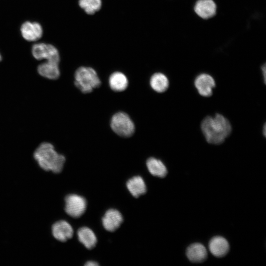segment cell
Instances as JSON below:
<instances>
[{
    "mask_svg": "<svg viewBox=\"0 0 266 266\" xmlns=\"http://www.w3.org/2000/svg\"><path fill=\"white\" fill-rule=\"evenodd\" d=\"M200 127L207 142L213 144L222 143L229 136L232 129L229 121L219 113L214 116H208L204 118Z\"/></svg>",
    "mask_w": 266,
    "mask_h": 266,
    "instance_id": "cell-1",
    "label": "cell"
},
{
    "mask_svg": "<svg viewBox=\"0 0 266 266\" xmlns=\"http://www.w3.org/2000/svg\"><path fill=\"white\" fill-rule=\"evenodd\" d=\"M33 158L43 170L56 173L62 171L66 161L65 157L58 153L54 145L48 141L38 145L33 152Z\"/></svg>",
    "mask_w": 266,
    "mask_h": 266,
    "instance_id": "cell-2",
    "label": "cell"
},
{
    "mask_svg": "<svg viewBox=\"0 0 266 266\" xmlns=\"http://www.w3.org/2000/svg\"><path fill=\"white\" fill-rule=\"evenodd\" d=\"M74 84L82 93L87 94L99 87L101 81L94 68L89 66H80L74 73Z\"/></svg>",
    "mask_w": 266,
    "mask_h": 266,
    "instance_id": "cell-3",
    "label": "cell"
},
{
    "mask_svg": "<svg viewBox=\"0 0 266 266\" xmlns=\"http://www.w3.org/2000/svg\"><path fill=\"white\" fill-rule=\"evenodd\" d=\"M110 127L117 135L123 137L131 136L135 131V126L130 117L124 112L115 113L110 120Z\"/></svg>",
    "mask_w": 266,
    "mask_h": 266,
    "instance_id": "cell-4",
    "label": "cell"
},
{
    "mask_svg": "<svg viewBox=\"0 0 266 266\" xmlns=\"http://www.w3.org/2000/svg\"><path fill=\"white\" fill-rule=\"evenodd\" d=\"M32 54L34 59L37 60H46V61H51L60 63V56L58 49L53 45L37 43L32 46Z\"/></svg>",
    "mask_w": 266,
    "mask_h": 266,
    "instance_id": "cell-5",
    "label": "cell"
},
{
    "mask_svg": "<svg viewBox=\"0 0 266 266\" xmlns=\"http://www.w3.org/2000/svg\"><path fill=\"white\" fill-rule=\"evenodd\" d=\"M65 211L70 216L78 218L82 216L86 209L87 202L83 197L70 194L65 198Z\"/></svg>",
    "mask_w": 266,
    "mask_h": 266,
    "instance_id": "cell-6",
    "label": "cell"
},
{
    "mask_svg": "<svg viewBox=\"0 0 266 266\" xmlns=\"http://www.w3.org/2000/svg\"><path fill=\"white\" fill-rule=\"evenodd\" d=\"M194 84L200 95L205 97L212 95L213 89L216 85L214 78L206 73H201L197 76Z\"/></svg>",
    "mask_w": 266,
    "mask_h": 266,
    "instance_id": "cell-7",
    "label": "cell"
},
{
    "mask_svg": "<svg viewBox=\"0 0 266 266\" xmlns=\"http://www.w3.org/2000/svg\"><path fill=\"white\" fill-rule=\"evenodd\" d=\"M20 31L23 37L28 41L39 39L43 34L41 25L35 22L26 21L21 26Z\"/></svg>",
    "mask_w": 266,
    "mask_h": 266,
    "instance_id": "cell-8",
    "label": "cell"
},
{
    "mask_svg": "<svg viewBox=\"0 0 266 266\" xmlns=\"http://www.w3.org/2000/svg\"><path fill=\"white\" fill-rule=\"evenodd\" d=\"M38 74L49 80H57L60 76L59 63L45 61L39 64L37 67Z\"/></svg>",
    "mask_w": 266,
    "mask_h": 266,
    "instance_id": "cell-9",
    "label": "cell"
},
{
    "mask_svg": "<svg viewBox=\"0 0 266 266\" xmlns=\"http://www.w3.org/2000/svg\"><path fill=\"white\" fill-rule=\"evenodd\" d=\"M123 216L121 213L115 209L106 211L102 218L103 228L108 232L116 230L123 222Z\"/></svg>",
    "mask_w": 266,
    "mask_h": 266,
    "instance_id": "cell-10",
    "label": "cell"
},
{
    "mask_svg": "<svg viewBox=\"0 0 266 266\" xmlns=\"http://www.w3.org/2000/svg\"><path fill=\"white\" fill-rule=\"evenodd\" d=\"M52 232L54 237L62 242L71 238L73 234L72 227L65 220H60L54 223L52 227Z\"/></svg>",
    "mask_w": 266,
    "mask_h": 266,
    "instance_id": "cell-11",
    "label": "cell"
},
{
    "mask_svg": "<svg viewBox=\"0 0 266 266\" xmlns=\"http://www.w3.org/2000/svg\"><path fill=\"white\" fill-rule=\"evenodd\" d=\"M208 247L210 252L214 256L222 257L225 256L229 250V244L224 237L217 236L213 237L209 242Z\"/></svg>",
    "mask_w": 266,
    "mask_h": 266,
    "instance_id": "cell-12",
    "label": "cell"
},
{
    "mask_svg": "<svg viewBox=\"0 0 266 266\" xmlns=\"http://www.w3.org/2000/svg\"><path fill=\"white\" fill-rule=\"evenodd\" d=\"M216 10V4L212 0H199L195 6L196 13L203 19L213 16Z\"/></svg>",
    "mask_w": 266,
    "mask_h": 266,
    "instance_id": "cell-13",
    "label": "cell"
},
{
    "mask_svg": "<svg viewBox=\"0 0 266 266\" xmlns=\"http://www.w3.org/2000/svg\"><path fill=\"white\" fill-rule=\"evenodd\" d=\"M186 255L191 262L200 263L206 259L207 252L205 247L202 244L195 243L187 248Z\"/></svg>",
    "mask_w": 266,
    "mask_h": 266,
    "instance_id": "cell-14",
    "label": "cell"
},
{
    "mask_svg": "<svg viewBox=\"0 0 266 266\" xmlns=\"http://www.w3.org/2000/svg\"><path fill=\"white\" fill-rule=\"evenodd\" d=\"M108 83L111 90L120 92L124 91L127 88L129 81L124 73L120 71H115L109 76Z\"/></svg>",
    "mask_w": 266,
    "mask_h": 266,
    "instance_id": "cell-15",
    "label": "cell"
},
{
    "mask_svg": "<svg viewBox=\"0 0 266 266\" xmlns=\"http://www.w3.org/2000/svg\"><path fill=\"white\" fill-rule=\"evenodd\" d=\"M126 186L130 193L134 198H138L146 192V184L140 176H134L130 179L127 181Z\"/></svg>",
    "mask_w": 266,
    "mask_h": 266,
    "instance_id": "cell-16",
    "label": "cell"
},
{
    "mask_svg": "<svg viewBox=\"0 0 266 266\" xmlns=\"http://www.w3.org/2000/svg\"><path fill=\"white\" fill-rule=\"evenodd\" d=\"M79 241L87 249L94 248L97 242V237L94 232L90 228L83 227L77 231Z\"/></svg>",
    "mask_w": 266,
    "mask_h": 266,
    "instance_id": "cell-17",
    "label": "cell"
},
{
    "mask_svg": "<svg viewBox=\"0 0 266 266\" xmlns=\"http://www.w3.org/2000/svg\"><path fill=\"white\" fill-rule=\"evenodd\" d=\"M150 85L151 88L157 93H164L169 86L167 77L163 73L157 72L153 74L150 79Z\"/></svg>",
    "mask_w": 266,
    "mask_h": 266,
    "instance_id": "cell-18",
    "label": "cell"
},
{
    "mask_svg": "<svg viewBox=\"0 0 266 266\" xmlns=\"http://www.w3.org/2000/svg\"><path fill=\"white\" fill-rule=\"evenodd\" d=\"M146 164L148 170L152 175L164 177L167 174L166 166L160 160L151 157L147 159Z\"/></svg>",
    "mask_w": 266,
    "mask_h": 266,
    "instance_id": "cell-19",
    "label": "cell"
},
{
    "mask_svg": "<svg viewBox=\"0 0 266 266\" xmlns=\"http://www.w3.org/2000/svg\"><path fill=\"white\" fill-rule=\"evenodd\" d=\"M78 4L88 14L92 15L98 11L101 7V0H79Z\"/></svg>",
    "mask_w": 266,
    "mask_h": 266,
    "instance_id": "cell-20",
    "label": "cell"
},
{
    "mask_svg": "<svg viewBox=\"0 0 266 266\" xmlns=\"http://www.w3.org/2000/svg\"><path fill=\"white\" fill-rule=\"evenodd\" d=\"M99 265L98 263L94 261H89L85 264V266H98Z\"/></svg>",
    "mask_w": 266,
    "mask_h": 266,
    "instance_id": "cell-21",
    "label": "cell"
},
{
    "mask_svg": "<svg viewBox=\"0 0 266 266\" xmlns=\"http://www.w3.org/2000/svg\"><path fill=\"white\" fill-rule=\"evenodd\" d=\"M264 75V81L266 83V66L265 65L262 68Z\"/></svg>",
    "mask_w": 266,
    "mask_h": 266,
    "instance_id": "cell-22",
    "label": "cell"
},
{
    "mask_svg": "<svg viewBox=\"0 0 266 266\" xmlns=\"http://www.w3.org/2000/svg\"><path fill=\"white\" fill-rule=\"evenodd\" d=\"M263 134H264V136H266V124L264 125V127H263Z\"/></svg>",
    "mask_w": 266,
    "mask_h": 266,
    "instance_id": "cell-23",
    "label": "cell"
},
{
    "mask_svg": "<svg viewBox=\"0 0 266 266\" xmlns=\"http://www.w3.org/2000/svg\"><path fill=\"white\" fill-rule=\"evenodd\" d=\"M1 60H2V57H1V55L0 54V62L1 61Z\"/></svg>",
    "mask_w": 266,
    "mask_h": 266,
    "instance_id": "cell-24",
    "label": "cell"
}]
</instances>
